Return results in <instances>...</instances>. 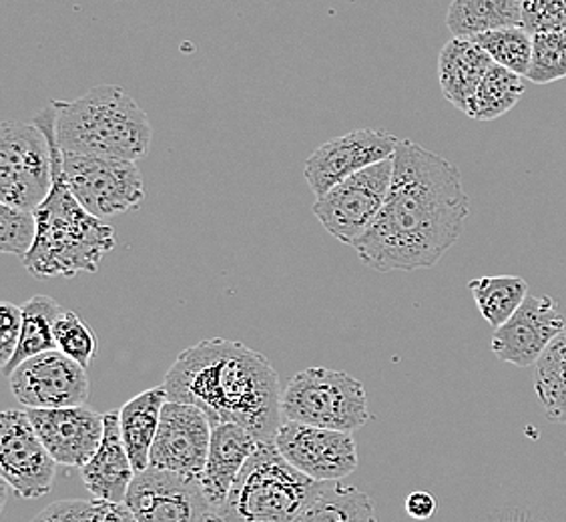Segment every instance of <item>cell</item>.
<instances>
[{"label":"cell","instance_id":"cell-1","mask_svg":"<svg viewBox=\"0 0 566 522\" xmlns=\"http://www.w3.org/2000/svg\"><path fill=\"white\" fill-rule=\"evenodd\" d=\"M469 213L470 197L457 165L400 139L386 206L352 248L376 272L430 270L457 246Z\"/></svg>","mask_w":566,"mask_h":522},{"label":"cell","instance_id":"cell-2","mask_svg":"<svg viewBox=\"0 0 566 522\" xmlns=\"http://www.w3.org/2000/svg\"><path fill=\"white\" fill-rule=\"evenodd\" d=\"M164 386L171 403L193 404L211 426L238 425L258 440H273L283 422L277 372L241 342L209 337L184 349Z\"/></svg>","mask_w":566,"mask_h":522},{"label":"cell","instance_id":"cell-3","mask_svg":"<svg viewBox=\"0 0 566 522\" xmlns=\"http://www.w3.org/2000/svg\"><path fill=\"white\" fill-rule=\"evenodd\" d=\"M59 147L65 153L139 161L151 152L147 113L119 85H98L75 101H53Z\"/></svg>","mask_w":566,"mask_h":522},{"label":"cell","instance_id":"cell-4","mask_svg":"<svg viewBox=\"0 0 566 522\" xmlns=\"http://www.w3.org/2000/svg\"><path fill=\"white\" fill-rule=\"evenodd\" d=\"M39 233L33 250L22 260L34 278H75L98 272L103 255L115 250V229L78 203L61 175L36 211Z\"/></svg>","mask_w":566,"mask_h":522},{"label":"cell","instance_id":"cell-5","mask_svg":"<svg viewBox=\"0 0 566 522\" xmlns=\"http://www.w3.org/2000/svg\"><path fill=\"white\" fill-rule=\"evenodd\" d=\"M326 484L295 470L273 440H260L228 501L216 512L226 522H295Z\"/></svg>","mask_w":566,"mask_h":522},{"label":"cell","instance_id":"cell-6","mask_svg":"<svg viewBox=\"0 0 566 522\" xmlns=\"http://www.w3.org/2000/svg\"><path fill=\"white\" fill-rule=\"evenodd\" d=\"M33 121L44 130L51 145L53 175L63 177L69 191L93 216L109 218L142 206L147 191L135 161L63 152L56 142L53 101Z\"/></svg>","mask_w":566,"mask_h":522},{"label":"cell","instance_id":"cell-7","mask_svg":"<svg viewBox=\"0 0 566 522\" xmlns=\"http://www.w3.org/2000/svg\"><path fill=\"white\" fill-rule=\"evenodd\" d=\"M282 418L352 435L370 420L368 392L346 372L307 368L297 372L282 392Z\"/></svg>","mask_w":566,"mask_h":522},{"label":"cell","instance_id":"cell-8","mask_svg":"<svg viewBox=\"0 0 566 522\" xmlns=\"http://www.w3.org/2000/svg\"><path fill=\"white\" fill-rule=\"evenodd\" d=\"M53 189V157L44 130L31 121L0 127V201L36 211Z\"/></svg>","mask_w":566,"mask_h":522},{"label":"cell","instance_id":"cell-9","mask_svg":"<svg viewBox=\"0 0 566 522\" xmlns=\"http://www.w3.org/2000/svg\"><path fill=\"white\" fill-rule=\"evenodd\" d=\"M392 177L394 157L371 165L316 199L314 216L334 240L354 246L380 216Z\"/></svg>","mask_w":566,"mask_h":522},{"label":"cell","instance_id":"cell-10","mask_svg":"<svg viewBox=\"0 0 566 522\" xmlns=\"http://www.w3.org/2000/svg\"><path fill=\"white\" fill-rule=\"evenodd\" d=\"M0 474L21 499H41L53 489L56 462L22 410L0 414Z\"/></svg>","mask_w":566,"mask_h":522},{"label":"cell","instance_id":"cell-11","mask_svg":"<svg viewBox=\"0 0 566 522\" xmlns=\"http://www.w3.org/2000/svg\"><path fill=\"white\" fill-rule=\"evenodd\" d=\"M273 442L295 470L316 482H339L358 470V447L348 432L282 422Z\"/></svg>","mask_w":566,"mask_h":522},{"label":"cell","instance_id":"cell-12","mask_svg":"<svg viewBox=\"0 0 566 522\" xmlns=\"http://www.w3.org/2000/svg\"><path fill=\"white\" fill-rule=\"evenodd\" d=\"M400 139L381 129H358L319 145L307 157L304 177L312 194L326 196L352 175L394 157Z\"/></svg>","mask_w":566,"mask_h":522},{"label":"cell","instance_id":"cell-13","mask_svg":"<svg viewBox=\"0 0 566 522\" xmlns=\"http://www.w3.org/2000/svg\"><path fill=\"white\" fill-rule=\"evenodd\" d=\"M9 382L12 396L27 408H71L88 400L87 370L59 349L24 359Z\"/></svg>","mask_w":566,"mask_h":522},{"label":"cell","instance_id":"cell-14","mask_svg":"<svg viewBox=\"0 0 566 522\" xmlns=\"http://www.w3.org/2000/svg\"><path fill=\"white\" fill-rule=\"evenodd\" d=\"M213 426L193 404H165L157 438L151 448V468L199 479L208 462Z\"/></svg>","mask_w":566,"mask_h":522},{"label":"cell","instance_id":"cell-15","mask_svg":"<svg viewBox=\"0 0 566 522\" xmlns=\"http://www.w3.org/2000/svg\"><path fill=\"white\" fill-rule=\"evenodd\" d=\"M125 504L137 522H201L211 512L199 479L151 467L135 474Z\"/></svg>","mask_w":566,"mask_h":522},{"label":"cell","instance_id":"cell-16","mask_svg":"<svg viewBox=\"0 0 566 522\" xmlns=\"http://www.w3.org/2000/svg\"><path fill=\"white\" fill-rule=\"evenodd\" d=\"M565 330V316L553 297L528 295L516 314L494 332L492 352L504 364L518 368L536 366Z\"/></svg>","mask_w":566,"mask_h":522},{"label":"cell","instance_id":"cell-17","mask_svg":"<svg viewBox=\"0 0 566 522\" xmlns=\"http://www.w3.org/2000/svg\"><path fill=\"white\" fill-rule=\"evenodd\" d=\"M36 435L55 458L56 464L83 468L95 457L105 435V414L85 406L27 410Z\"/></svg>","mask_w":566,"mask_h":522},{"label":"cell","instance_id":"cell-18","mask_svg":"<svg viewBox=\"0 0 566 522\" xmlns=\"http://www.w3.org/2000/svg\"><path fill=\"white\" fill-rule=\"evenodd\" d=\"M260 440L238 425L213 426L208 462L199 477L201 490L216 512L228 501L241 470L248 464Z\"/></svg>","mask_w":566,"mask_h":522},{"label":"cell","instance_id":"cell-19","mask_svg":"<svg viewBox=\"0 0 566 522\" xmlns=\"http://www.w3.org/2000/svg\"><path fill=\"white\" fill-rule=\"evenodd\" d=\"M135 479L132 458L120 435L119 410L105 414V435L95 457L81 468V480L93 499L125 502Z\"/></svg>","mask_w":566,"mask_h":522},{"label":"cell","instance_id":"cell-20","mask_svg":"<svg viewBox=\"0 0 566 522\" xmlns=\"http://www.w3.org/2000/svg\"><path fill=\"white\" fill-rule=\"evenodd\" d=\"M494 66L486 51L472 39L454 36L448 41L438 56V81L442 95L457 109L467 111L482 79Z\"/></svg>","mask_w":566,"mask_h":522},{"label":"cell","instance_id":"cell-21","mask_svg":"<svg viewBox=\"0 0 566 522\" xmlns=\"http://www.w3.org/2000/svg\"><path fill=\"white\" fill-rule=\"evenodd\" d=\"M167 403L169 396L165 386H155L142 392L139 396H135L119 408L120 435L132 458L135 474L151 467L153 442L157 438L161 413Z\"/></svg>","mask_w":566,"mask_h":522},{"label":"cell","instance_id":"cell-22","mask_svg":"<svg viewBox=\"0 0 566 522\" xmlns=\"http://www.w3.org/2000/svg\"><path fill=\"white\" fill-rule=\"evenodd\" d=\"M447 27L460 39L523 27V0H452Z\"/></svg>","mask_w":566,"mask_h":522},{"label":"cell","instance_id":"cell-23","mask_svg":"<svg viewBox=\"0 0 566 522\" xmlns=\"http://www.w3.org/2000/svg\"><path fill=\"white\" fill-rule=\"evenodd\" d=\"M21 307V342H19V348H17V354L11 359V364L2 370L7 378L21 366L24 359L56 349L55 324L61 314L65 312L49 295H34L27 304H22Z\"/></svg>","mask_w":566,"mask_h":522},{"label":"cell","instance_id":"cell-24","mask_svg":"<svg viewBox=\"0 0 566 522\" xmlns=\"http://www.w3.org/2000/svg\"><path fill=\"white\" fill-rule=\"evenodd\" d=\"M534 392L546 418L566 425V330L536 362Z\"/></svg>","mask_w":566,"mask_h":522},{"label":"cell","instance_id":"cell-25","mask_svg":"<svg viewBox=\"0 0 566 522\" xmlns=\"http://www.w3.org/2000/svg\"><path fill=\"white\" fill-rule=\"evenodd\" d=\"M295 522H378L376 507L364 490L327 482L322 494Z\"/></svg>","mask_w":566,"mask_h":522},{"label":"cell","instance_id":"cell-26","mask_svg":"<svg viewBox=\"0 0 566 522\" xmlns=\"http://www.w3.org/2000/svg\"><path fill=\"white\" fill-rule=\"evenodd\" d=\"M469 290L474 295L480 314L494 330L506 324L528 297V283L516 275L479 278L469 283Z\"/></svg>","mask_w":566,"mask_h":522},{"label":"cell","instance_id":"cell-27","mask_svg":"<svg viewBox=\"0 0 566 522\" xmlns=\"http://www.w3.org/2000/svg\"><path fill=\"white\" fill-rule=\"evenodd\" d=\"M523 95V76L494 63L491 71L482 79L474 97L470 98L469 107L464 113L474 121L499 119L514 109Z\"/></svg>","mask_w":566,"mask_h":522},{"label":"cell","instance_id":"cell-28","mask_svg":"<svg viewBox=\"0 0 566 522\" xmlns=\"http://www.w3.org/2000/svg\"><path fill=\"white\" fill-rule=\"evenodd\" d=\"M472 41L486 51L496 65L509 69L516 75H528L533 63L534 36L523 27H511L501 31L476 34Z\"/></svg>","mask_w":566,"mask_h":522},{"label":"cell","instance_id":"cell-29","mask_svg":"<svg viewBox=\"0 0 566 522\" xmlns=\"http://www.w3.org/2000/svg\"><path fill=\"white\" fill-rule=\"evenodd\" d=\"M56 349L87 370L97 356L98 340L83 317L65 310L55 324Z\"/></svg>","mask_w":566,"mask_h":522},{"label":"cell","instance_id":"cell-30","mask_svg":"<svg viewBox=\"0 0 566 522\" xmlns=\"http://www.w3.org/2000/svg\"><path fill=\"white\" fill-rule=\"evenodd\" d=\"M526 79L534 85L566 79V31L534 34L533 63Z\"/></svg>","mask_w":566,"mask_h":522},{"label":"cell","instance_id":"cell-31","mask_svg":"<svg viewBox=\"0 0 566 522\" xmlns=\"http://www.w3.org/2000/svg\"><path fill=\"white\" fill-rule=\"evenodd\" d=\"M39 233L36 213L19 207L0 206V251L7 255L27 258Z\"/></svg>","mask_w":566,"mask_h":522},{"label":"cell","instance_id":"cell-32","mask_svg":"<svg viewBox=\"0 0 566 522\" xmlns=\"http://www.w3.org/2000/svg\"><path fill=\"white\" fill-rule=\"evenodd\" d=\"M523 29L533 36L566 31V0H523Z\"/></svg>","mask_w":566,"mask_h":522},{"label":"cell","instance_id":"cell-33","mask_svg":"<svg viewBox=\"0 0 566 522\" xmlns=\"http://www.w3.org/2000/svg\"><path fill=\"white\" fill-rule=\"evenodd\" d=\"M22 334L21 305L2 302L0 304V366L2 370L11 364L17 354Z\"/></svg>","mask_w":566,"mask_h":522},{"label":"cell","instance_id":"cell-34","mask_svg":"<svg viewBox=\"0 0 566 522\" xmlns=\"http://www.w3.org/2000/svg\"><path fill=\"white\" fill-rule=\"evenodd\" d=\"M81 522H137L125 502L85 501Z\"/></svg>","mask_w":566,"mask_h":522},{"label":"cell","instance_id":"cell-35","mask_svg":"<svg viewBox=\"0 0 566 522\" xmlns=\"http://www.w3.org/2000/svg\"><path fill=\"white\" fill-rule=\"evenodd\" d=\"M85 509V501L53 502L49 509L39 512L31 522H81Z\"/></svg>","mask_w":566,"mask_h":522},{"label":"cell","instance_id":"cell-36","mask_svg":"<svg viewBox=\"0 0 566 522\" xmlns=\"http://www.w3.org/2000/svg\"><path fill=\"white\" fill-rule=\"evenodd\" d=\"M403 509L415 521H428L438 511V501H436L434 494H430L428 490H415L408 494V499L403 502Z\"/></svg>","mask_w":566,"mask_h":522},{"label":"cell","instance_id":"cell-37","mask_svg":"<svg viewBox=\"0 0 566 522\" xmlns=\"http://www.w3.org/2000/svg\"><path fill=\"white\" fill-rule=\"evenodd\" d=\"M201 522H226L223 521V519H221V516H219L218 512H208V514H206V516H203V521Z\"/></svg>","mask_w":566,"mask_h":522}]
</instances>
